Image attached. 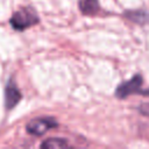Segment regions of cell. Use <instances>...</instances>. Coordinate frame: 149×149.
<instances>
[{
    "label": "cell",
    "instance_id": "obj_1",
    "mask_svg": "<svg viewBox=\"0 0 149 149\" xmlns=\"http://www.w3.org/2000/svg\"><path fill=\"white\" fill-rule=\"evenodd\" d=\"M9 22L15 30H24L36 24L38 22V16L31 8H22L13 14Z\"/></svg>",
    "mask_w": 149,
    "mask_h": 149
},
{
    "label": "cell",
    "instance_id": "obj_2",
    "mask_svg": "<svg viewBox=\"0 0 149 149\" xmlns=\"http://www.w3.org/2000/svg\"><path fill=\"white\" fill-rule=\"evenodd\" d=\"M55 127H57V121L54 118H37L29 121L26 126V129L29 134L40 136Z\"/></svg>",
    "mask_w": 149,
    "mask_h": 149
},
{
    "label": "cell",
    "instance_id": "obj_3",
    "mask_svg": "<svg viewBox=\"0 0 149 149\" xmlns=\"http://www.w3.org/2000/svg\"><path fill=\"white\" fill-rule=\"evenodd\" d=\"M141 85H142V77L136 74L132 79L120 84L115 91V94L118 98H126L130 94L137 93L141 91Z\"/></svg>",
    "mask_w": 149,
    "mask_h": 149
},
{
    "label": "cell",
    "instance_id": "obj_4",
    "mask_svg": "<svg viewBox=\"0 0 149 149\" xmlns=\"http://www.w3.org/2000/svg\"><path fill=\"white\" fill-rule=\"evenodd\" d=\"M22 98V94L20 90L16 87L15 83L13 80H9L7 83L6 90H5V106L7 109L13 108Z\"/></svg>",
    "mask_w": 149,
    "mask_h": 149
},
{
    "label": "cell",
    "instance_id": "obj_5",
    "mask_svg": "<svg viewBox=\"0 0 149 149\" xmlns=\"http://www.w3.org/2000/svg\"><path fill=\"white\" fill-rule=\"evenodd\" d=\"M79 8L81 13L86 15H91L98 12L99 2L98 0H79Z\"/></svg>",
    "mask_w": 149,
    "mask_h": 149
},
{
    "label": "cell",
    "instance_id": "obj_6",
    "mask_svg": "<svg viewBox=\"0 0 149 149\" xmlns=\"http://www.w3.org/2000/svg\"><path fill=\"white\" fill-rule=\"evenodd\" d=\"M65 147H69V143L64 139H48L41 144V148L45 149H59Z\"/></svg>",
    "mask_w": 149,
    "mask_h": 149
},
{
    "label": "cell",
    "instance_id": "obj_7",
    "mask_svg": "<svg viewBox=\"0 0 149 149\" xmlns=\"http://www.w3.org/2000/svg\"><path fill=\"white\" fill-rule=\"evenodd\" d=\"M126 15L128 16L129 20L139 22V23L146 22V19H147V14L144 12H128Z\"/></svg>",
    "mask_w": 149,
    "mask_h": 149
},
{
    "label": "cell",
    "instance_id": "obj_8",
    "mask_svg": "<svg viewBox=\"0 0 149 149\" xmlns=\"http://www.w3.org/2000/svg\"><path fill=\"white\" fill-rule=\"evenodd\" d=\"M139 111L141 114L146 115V116H149V102L148 104H143L139 107Z\"/></svg>",
    "mask_w": 149,
    "mask_h": 149
}]
</instances>
